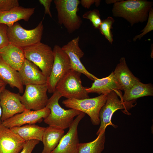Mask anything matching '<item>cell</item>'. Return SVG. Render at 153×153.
Segmentation results:
<instances>
[{
    "mask_svg": "<svg viewBox=\"0 0 153 153\" xmlns=\"http://www.w3.org/2000/svg\"><path fill=\"white\" fill-rule=\"evenodd\" d=\"M152 5V2L146 0H120L114 4L112 12L113 16L124 18L132 26L147 20Z\"/></svg>",
    "mask_w": 153,
    "mask_h": 153,
    "instance_id": "1",
    "label": "cell"
},
{
    "mask_svg": "<svg viewBox=\"0 0 153 153\" xmlns=\"http://www.w3.org/2000/svg\"><path fill=\"white\" fill-rule=\"evenodd\" d=\"M121 92L120 90L113 91L108 94L106 101L99 112L100 125L96 133L97 135L105 132L106 128L109 125H111L115 128L117 127L111 121L112 116L116 111L119 109H124L123 112L129 115L128 111L136 105V100L124 102L120 99L118 97L121 98L122 96Z\"/></svg>",
    "mask_w": 153,
    "mask_h": 153,
    "instance_id": "2",
    "label": "cell"
},
{
    "mask_svg": "<svg viewBox=\"0 0 153 153\" xmlns=\"http://www.w3.org/2000/svg\"><path fill=\"white\" fill-rule=\"evenodd\" d=\"M61 94L56 90L48 99L46 107L50 110L48 116L44 120L49 126H55L63 129L69 128L75 117L82 112L73 109L65 110L59 105V101L62 97Z\"/></svg>",
    "mask_w": 153,
    "mask_h": 153,
    "instance_id": "3",
    "label": "cell"
},
{
    "mask_svg": "<svg viewBox=\"0 0 153 153\" xmlns=\"http://www.w3.org/2000/svg\"><path fill=\"white\" fill-rule=\"evenodd\" d=\"M42 22L29 30L23 28L17 22L7 26V34L9 43L23 48L40 42L44 29Z\"/></svg>",
    "mask_w": 153,
    "mask_h": 153,
    "instance_id": "4",
    "label": "cell"
},
{
    "mask_svg": "<svg viewBox=\"0 0 153 153\" xmlns=\"http://www.w3.org/2000/svg\"><path fill=\"white\" fill-rule=\"evenodd\" d=\"M54 2L59 24L63 25L69 34L79 29L82 23L81 18L77 14L80 1L55 0Z\"/></svg>",
    "mask_w": 153,
    "mask_h": 153,
    "instance_id": "5",
    "label": "cell"
},
{
    "mask_svg": "<svg viewBox=\"0 0 153 153\" xmlns=\"http://www.w3.org/2000/svg\"><path fill=\"white\" fill-rule=\"evenodd\" d=\"M23 49L25 58L37 66L48 78L50 73L54 58L51 48L40 42Z\"/></svg>",
    "mask_w": 153,
    "mask_h": 153,
    "instance_id": "6",
    "label": "cell"
},
{
    "mask_svg": "<svg viewBox=\"0 0 153 153\" xmlns=\"http://www.w3.org/2000/svg\"><path fill=\"white\" fill-rule=\"evenodd\" d=\"M81 73L70 69L57 83L56 90L67 99L89 98L86 88L82 84Z\"/></svg>",
    "mask_w": 153,
    "mask_h": 153,
    "instance_id": "7",
    "label": "cell"
},
{
    "mask_svg": "<svg viewBox=\"0 0 153 153\" xmlns=\"http://www.w3.org/2000/svg\"><path fill=\"white\" fill-rule=\"evenodd\" d=\"M108 94H101L93 98L82 99H67L62 103L70 109H73L87 114L90 117L92 124H100L99 117L100 111L106 101Z\"/></svg>",
    "mask_w": 153,
    "mask_h": 153,
    "instance_id": "8",
    "label": "cell"
},
{
    "mask_svg": "<svg viewBox=\"0 0 153 153\" xmlns=\"http://www.w3.org/2000/svg\"><path fill=\"white\" fill-rule=\"evenodd\" d=\"M54 58L51 71L47 78L48 92L53 93L60 80L71 69L70 59L61 47L55 45L53 49Z\"/></svg>",
    "mask_w": 153,
    "mask_h": 153,
    "instance_id": "9",
    "label": "cell"
},
{
    "mask_svg": "<svg viewBox=\"0 0 153 153\" xmlns=\"http://www.w3.org/2000/svg\"><path fill=\"white\" fill-rule=\"evenodd\" d=\"M46 84L26 86L21 102L26 109L37 110L46 107L48 99Z\"/></svg>",
    "mask_w": 153,
    "mask_h": 153,
    "instance_id": "10",
    "label": "cell"
},
{
    "mask_svg": "<svg viewBox=\"0 0 153 153\" xmlns=\"http://www.w3.org/2000/svg\"><path fill=\"white\" fill-rule=\"evenodd\" d=\"M85 114L81 112L74 120L68 132L63 136L59 144L51 153H78L79 144L78 126Z\"/></svg>",
    "mask_w": 153,
    "mask_h": 153,
    "instance_id": "11",
    "label": "cell"
},
{
    "mask_svg": "<svg viewBox=\"0 0 153 153\" xmlns=\"http://www.w3.org/2000/svg\"><path fill=\"white\" fill-rule=\"evenodd\" d=\"M21 96L4 88L0 93V105L2 109L1 122L26 110L21 102Z\"/></svg>",
    "mask_w": 153,
    "mask_h": 153,
    "instance_id": "12",
    "label": "cell"
},
{
    "mask_svg": "<svg viewBox=\"0 0 153 153\" xmlns=\"http://www.w3.org/2000/svg\"><path fill=\"white\" fill-rule=\"evenodd\" d=\"M50 110L46 107L37 110L26 109L11 118L2 122L5 126L10 129L27 124H34L40 122L49 115Z\"/></svg>",
    "mask_w": 153,
    "mask_h": 153,
    "instance_id": "13",
    "label": "cell"
},
{
    "mask_svg": "<svg viewBox=\"0 0 153 153\" xmlns=\"http://www.w3.org/2000/svg\"><path fill=\"white\" fill-rule=\"evenodd\" d=\"M79 36L75 38L63 45L61 48L68 55L70 61L71 69L82 73L94 81L98 78L89 72L82 63L80 59L84 53L79 46Z\"/></svg>",
    "mask_w": 153,
    "mask_h": 153,
    "instance_id": "14",
    "label": "cell"
},
{
    "mask_svg": "<svg viewBox=\"0 0 153 153\" xmlns=\"http://www.w3.org/2000/svg\"><path fill=\"white\" fill-rule=\"evenodd\" d=\"M25 142L10 129L0 125V153H19Z\"/></svg>",
    "mask_w": 153,
    "mask_h": 153,
    "instance_id": "15",
    "label": "cell"
},
{
    "mask_svg": "<svg viewBox=\"0 0 153 153\" xmlns=\"http://www.w3.org/2000/svg\"><path fill=\"white\" fill-rule=\"evenodd\" d=\"M18 72L23 86L46 84L47 77L37 66L26 59Z\"/></svg>",
    "mask_w": 153,
    "mask_h": 153,
    "instance_id": "16",
    "label": "cell"
},
{
    "mask_svg": "<svg viewBox=\"0 0 153 153\" xmlns=\"http://www.w3.org/2000/svg\"><path fill=\"white\" fill-rule=\"evenodd\" d=\"M0 57L7 64L18 71L26 59L23 48L10 43L0 49Z\"/></svg>",
    "mask_w": 153,
    "mask_h": 153,
    "instance_id": "17",
    "label": "cell"
},
{
    "mask_svg": "<svg viewBox=\"0 0 153 153\" xmlns=\"http://www.w3.org/2000/svg\"><path fill=\"white\" fill-rule=\"evenodd\" d=\"M35 10L34 8H26L18 6L8 10L0 11V24L9 26L20 20L27 22Z\"/></svg>",
    "mask_w": 153,
    "mask_h": 153,
    "instance_id": "18",
    "label": "cell"
},
{
    "mask_svg": "<svg viewBox=\"0 0 153 153\" xmlns=\"http://www.w3.org/2000/svg\"><path fill=\"white\" fill-rule=\"evenodd\" d=\"M122 90L113 72L108 76L94 80L91 87L86 88L88 93H96L99 94H108L111 92Z\"/></svg>",
    "mask_w": 153,
    "mask_h": 153,
    "instance_id": "19",
    "label": "cell"
},
{
    "mask_svg": "<svg viewBox=\"0 0 153 153\" xmlns=\"http://www.w3.org/2000/svg\"><path fill=\"white\" fill-rule=\"evenodd\" d=\"M113 73L122 90L129 89L140 81L139 79L135 76L129 69L124 57L121 58L119 63Z\"/></svg>",
    "mask_w": 153,
    "mask_h": 153,
    "instance_id": "20",
    "label": "cell"
},
{
    "mask_svg": "<svg viewBox=\"0 0 153 153\" xmlns=\"http://www.w3.org/2000/svg\"><path fill=\"white\" fill-rule=\"evenodd\" d=\"M64 133V129L57 127L49 126L45 128L42 138V153H51L58 146Z\"/></svg>",
    "mask_w": 153,
    "mask_h": 153,
    "instance_id": "21",
    "label": "cell"
},
{
    "mask_svg": "<svg viewBox=\"0 0 153 153\" xmlns=\"http://www.w3.org/2000/svg\"><path fill=\"white\" fill-rule=\"evenodd\" d=\"M0 79L12 88H16L22 93L24 87L18 71L7 64L0 57Z\"/></svg>",
    "mask_w": 153,
    "mask_h": 153,
    "instance_id": "22",
    "label": "cell"
},
{
    "mask_svg": "<svg viewBox=\"0 0 153 153\" xmlns=\"http://www.w3.org/2000/svg\"><path fill=\"white\" fill-rule=\"evenodd\" d=\"M25 141L36 140L42 141L45 128L34 124H27L10 129Z\"/></svg>",
    "mask_w": 153,
    "mask_h": 153,
    "instance_id": "23",
    "label": "cell"
},
{
    "mask_svg": "<svg viewBox=\"0 0 153 153\" xmlns=\"http://www.w3.org/2000/svg\"><path fill=\"white\" fill-rule=\"evenodd\" d=\"M153 95V87L152 84H144L140 81L129 89L124 91L122 100L124 102H128L136 100L139 97Z\"/></svg>",
    "mask_w": 153,
    "mask_h": 153,
    "instance_id": "24",
    "label": "cell"
},
{
    "mask_svg": "<svg viewBox=\"0 0 153 153\" xmlns=\"http://www.w3.org/2000/svg\"><path fill=\"white\" fill-rule=\"evenodd\" d=\"M105 132H104L92 142L80 143L78 153H101L105 148Z\"/></svg>",
    "mask_w": 153,
    "mask_h": 153,
    "instance_id": "25",
    "label": "cell"
},
{
    "mask_svg": "<svg viewBox=\"0 0 153 153\" xmlns=\"http://www.w3.org/2000/svg\"><path fill=\"white\" fill-rule=\"evenodd\" d=\"M114 22V18L110 16L102 20L99 28L101 33L103 35L108 41L112 44L113 41V35L111 31L112 25Z\"/></svg>",
    "mask_w": 153,
    "mask_h": 153,
    "instance_id": "26",
    "label": "cell"
},
{
    "mask_svg": "<svg viewBox=\"0 0 153 153\" xmlns=\"http://www.w3.org/2000/svg\"><path fill=\"white\" fill-rule=\"evenodd\" d=\"M82 18L89 20L95 29H99L102 20L99 10L94 9L85 12L82 16Z\"/></svg>",
    "mask_w": 153,
    "mask_h": 153,
    "instance_id": "27",
    "label": "cell"
},
{
    "mask_svg": "<svg viewBox=\"0 0 153 153\" xmlns=\"http://www.w3.org/2000/svg\"><path fill=\"white\" fill-rule=\"evenodd\" d=\"M153 30V10L152 8L148 13V20L147 24L144 29L141 30L140 34L136 35L133 38V41H135L137 39L140 40L144 35Z\"/></svg>",
    "mask_w": 153,
    "mask_h": 153,
    "instance_id": "28",
    "label": "cell"
},
{
    "mask_svg": "<svg viewBox=\"0 0 153 153\" xmlns=\"http://www.w3.org/2000/svg\"><path fill=\"white\" fill-rule=\"evenodd\" d=\"M18 6V0H0V11L8 10Z\"/></svg>",
    "mask_w": 153,
    "mask_h": 153,
    "instance_id": "29",
    "label": "cell"
},
{
    "mask_svg": "<svg viewBox=\"0 0 153 153\" xmlns=\"http://www.w3.org/2000/svg\"><path fill=\"white\" fill-rule=\"evenodd\" d=\"M7 26L0 24V49L9 43L7 34Z\"/></svg>",
    "mask_w": 153,
    "mask_h": 153,
    "instance_id": "30",
    "label": "cell"
},
{
    "mask_svg": "<svg viewBox=\"0 0 153 153\" xmlns=\"http://www.w3.org/2000/svg\"><path fill=\"white\" fill-rule=\"evenodd\" d=\"M40 141L32 140L26 141L23 149L19 153H32L36 146L38 144Z\"/></svg>",
    "mask_w": 153,
    "mask_h": 153,
    "instance_id": "31",
    "label": "cell"
},
{
    "mask_svg": "<svg viewBox=\"0 0 153 153\" xmlns=\"http://www.w3.org/2000/svg\"><path fill=\"white\" fill-rule=\"evenodd\" d=\"M39 2L42 5L44 8V15L48 14L52 18V14L50 10V7L52 0H39Z\"/></svg>",
    "mask_w": 153,
    "mask_h": 153,
    "instance_id": "32",
    "label": "cell"
},
{
    "mask_svg": "<svg viewBox=\"0 0 153 153\" xmlns=\"http://www.w3.org/2000/svg\"><path fill=\"white\" fill-rule=\"evenodd\" d=\"M100 1L98 0H81L80 1V3L84 7L89 9L94 3H95L96 6H98L100 5Z\"/></svg>",
    "mask_w": 153,
    "mask_h": 153,
    "instance_id": "33",
    "label": "cell"
},
{
    "mask_svg": "<svg viewBox=\"0 0 153 153\" xmlns=\"http://www.w3.org/2000/svg\"><path fill=\"white\" fill-rule=\"evenodd\" d=\"M6 85L0 88V93L2 90L5 88ZM2 114V110L1 107L0 105V125L1 124L2 122L1 120V115Z\"/></svg>",
    "mask_w": 153,
    "mask_h": 153,
    "instance_id": "34",
    "label": "cell"
},
{
    "mask_svg": "<svg viewBox=\"0 0 153 153\" xmlns=\"http://www.w3.org/2000/svg\"><path fill=\"white\" fill-rule=\"evenodd\" d=\"M120 0H106V2L107 4L115 3L119 1Z\"/></svg>",
    "mask_w": 153,
    "mask_h": 153,
    "instance_id": "35",
    "label": "cell"
},
{
    "mask_svg": "<svg viewBox=\"0 0 153 153\" xmlns=\"http://www.w3.org/2000/svg\"><path fill=\"white\" fill-rule=\"evenodd\" d=\"M7 84L4 82L0 79V88L5 85H6Z\"/></svg>",
    "mask_w": 153,
    "mask_h": 153,
    "instance_id": "36",
    "label": "cell"
}]
</instances>
